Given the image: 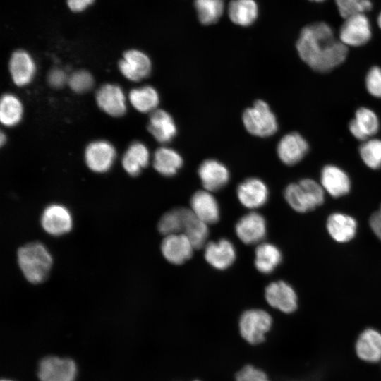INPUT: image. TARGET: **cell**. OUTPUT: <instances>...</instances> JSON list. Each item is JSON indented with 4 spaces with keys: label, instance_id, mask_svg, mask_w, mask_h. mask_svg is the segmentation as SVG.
<instances>
[{
    "label": "cell",
    "instance_id": "cell-1",
    "mask_svg": "<svg viewBox=\"0 0 381 381\" xmlns=\"http://www.w3.org/2000/svg\"><path fill=\"white\" fill-rule=\"evenodd\" d=\"M301 60L313 71L327 73L346 59L348 47L334 36L326 23L315 22L305 26L296 42Z\"/></svg>",
    "mask_w": 381,
    "mask_h": 381
},
{
    "label": "cell",
    "instance_id": "cell-2",
    "mask_svg": "<svg viewBox=\"0 0 381 381\" xmlns=\"http://www.w3.org/2000/svg\"><path fill=\"white\" fill-rule=\"evenodd\" d=\"M18 262L27 280L32 284H38L49 274L52 258L43 244L32 242L18 249Z\"/></svg>",
    "mask_w": 381,
    "mask_h": 381
},
{
    "label": "cell",
    "instance_id": "cell-3",
    "mask_svg": "<svg viewBox=\"0 0 381 381\" xmlns=\"http://www.w3.org/2000/svg\"><path fill=\"white\" fill-rule=\"evenodd\" d=\"M284 195L289 205L299 213L313 210L325 201V190L321 184L308 178L289 184Z\"/></svg>",
    "mask_w": 381,
    "mask_h": 381
},
{
    "label": "cell",
    "instance_id": "cell-4",
    "mask_svg": "<svg viewBox=\"0 0 381 381\" xmlns=\"http://www.w3.org/2000/svg\"><path fill=\"white\" fill-rule=\"evenodd\" d=\"M243 123L248 133L258 137L274 135L278 129L277 118L269 105L257 100L243 113Z\"/></svg>",
    "mask_w": 381,
    "mask_h": 381
},
{
    "label": "cell",
    "instance_id": "cell-5",
    "mask_svg": "<svg viewBox=\"0 0 381 381\" xmlns=\"http://www.w3.org/2000/svg\"><path fill=\"white\" fill-rule=\"evenodd\" d=\"M272 325V318L265 310L251 309L244 312L239 321L241 336L249 343L256 344L265 339V334Z\"/></svg>",
    "mask_w": 381,
    "mask_h": 381
},
{
    "label": "cell",
    "instance_id": "cell-6",
    "mask_svg": "<svg viewBox=\"0 0 381 381\" xmlns=\"http://www.w3.org/2000/svg\"><path fill=\"white\" fill-rule=\"evenodd\" d=\"M372 37L370 21L364 13L345 18L339 31V40L346 47H360L367 44Z\"/></svg>",
    "mask_w": 381,
    "mask_h": 381
},
{
    "label": "cell",
    "instance_id": "cell-7",
    "mask_svg": "<svg viewBox=\"0 0 381 381\" xmlns=\"http://www.w3.org/2000/svg\"><path fill=\"white\" fill-rule=\"evenodd\" d=\"M119 68L128 80L137 82L150 75L152 64L146 54L133 49L124 52L119 63Z\"/></svg>",
    "mask_w": 381,
    "mask_h": 381
},
{
    "label": "cell",
    "instance_id": "cell-8",
    "mask_svg": "<svg viewBox=\"0 0 381 381\" xmlns=\"http://www.w3.org/2000/svg\"><path fill=\"white\" fill-rule=\"evenodd\" d=\"M75 375V364L68 358H45L38 370L40 381H73Z\"/></svg>",
    "mask_w": 381,
    "mask_h": 381
},
{
    "label": "cell",
    "instance_id": "cell-9",
    "mask_svg": "<svg viewBox=\"0 0 381 381\" xmlns=\"http://www.w3.org/2000/svg\"><path fill=\"white\" fill-rule=\"evenodd\" d=\"M235 231L238 238L248 245L261 242L267 233L264 217L258 212H250L241 217L236 222Z\"/></svg>",
    "mask_w": 381,
    "mask_h": 381
},
{
    "label": "cell",
    "instance_id": "cell-10",
    "mask_svg": "<svg viewBox=\"0 0 381 381\" xmlns=\"http://www.w3.org/2000/svg\"><path fill=\"white\" fill-rule=\"evenodd\" d=\"M115 157V148L105 140L90 143L85 152L86 164L92 171L98 173L107 171L111 167Z\"/></svg>",
    "mask_w": 381,
    "mask_h": 381
},
{
    "label": "cell",
    "instance_id": "cell-11",
    "mask_svg": "<svg viewBox=\"0 0 381 381\" xmlns=\"http://www.w3.org/2000/svg\"><path fill=\"white\" fill-rule=\"evenodd\" d=\"M309 145L299 133L291 132L284 135L279 141L277 152L280 160L286 165L298 163L306 155Z\"/></svg>",
    "mask_w": 381,
    "mask_h": 381
},
{
    "label": "cell",
    "instance_id": "cell-12",
    "mask_svg": "<svg viewBox=\"0 0 381 381\" xmlns=\"http://www.w3.org/2000/svg\"><path fill=\"white\" fill-rule=\"evenodd\" d=\"M44 230L52 236H61L72 228L73 219L69 210L64 206L53 204L47 207L41 217Z\"/></svg>",
    "mask_w": 381,
    "mask_h": 381
},
{
    "label": "cell",
    "instance_id": "cell-13",
    "mask_svg": "<svg viewBox=\"0 0 381 381\" xmlns=\"http://www.w3.org/2000/svg\"><path fill=\"white\" fill-rule=\"evenodd\" d=\"M195 248L184 234L165 236L161 244L164 258L174 265H181L189 260Z\"/></svg>",
    "mask_w": 381,
    "mask_h": 381
},
{
    "label": "cell",
    "instance_id": "cell-14",
    "mask_svg": "<svg viewBox=\"0 0 381 381\" xmlns=\"http://www.w3.org/2000/svg\"><path fill=\"white\" fill-rule=\"evenodd\" d=\"M265 298L273 308L285 313L297 308L298 298L294 289L283 281L270 283L265 289Z\"/></svg>",
    "mask_w": 381,
    "mask_h": 381
},
{
    "label": "cell",
    "instance_id": "cell-15",
    "mask_svg": "<svg viewBox=\"0 0 381 381\" xmlns=\"http://www.w3.org/2000/svg\"><path fill=\"white\" fill-rule=\"evenodd\" d=\"M236 193L241 205L250 210L263 206L269 196L266 184L258 178L244 180L238 186Z\"/></svg>",
    "mask_w": 381,
    "mask_h": 381
},
{
    "label": "cell",
    "instance_id": "cell-16",
    "mask_svg": "<svg viewBox=\"0 0 381 381\" xmlns=\"http://www.w3.org/2000/svg\"><path fill=\"white\" fill-rule=\"evenodd\" d=\"M198 173L205 190L210 192L217 191L224 187L230 178L227 167L213 159L202 162Z\"/></svg>",
    "mask_w": 381,
    "mask_h": 381
},
{
    "label": "cell",
    "instance_id": "cell-17",
    "mask_svg": "<svg viewBox=\"0 0 381 381\" xmlns=\"http://www.w3.org/2000/svg\"><path fill=\"white\" fill-rule=\"evenodd\" d=\"M99 107L112 116H121L126 111V97L122 89L114 84H104L96 93Z\"/></svg>",
    "mask_w": 381,
    "mask_h": 381
},
{
    "label": "cell",
    "instance_id": "cell-18",
    "mask_svg": "<svg viewBox=\"0 0 381 381\" xmlns=\"http://www.w3.org/2000/svg\"><path fill=\"white\" fill-rule=\"evenodd\" d=\"M204 256L206 261L214 268L224 270L229 268L236 258V248L226 238L207 243L205 246Z\"/></svg>",
    "mask_w": 381,
    "mask_h": 381
},
{
    "label": "cell",
    "instance_id": "cell-19",
    "mask_svg": "<svg viewBox=\"0 0 381 381\" xmlns=\"http://www.w3.org/2000/svg\"><path fill=\"white\" fill-rule=\"evenodd\" d=\"M320 183L325 191L333 198L344 196L351 189V180L348 174L333 164H327L322 168Z\"/></svg>",
    "mask_w": 381,
    "mask_h": 381
},
{
    "label": "cell",
    "instance_id": "cell-20",
    "mask_svg": "<svg viewBox=\"0 0 381 381\" xmlns=\"http://www.w3.org/2000/svg\"><path fill=\"white\" fill-rule=\"evenodd\" d=\"M190 210L194 214L207 224H214L219 219L218 202L212 192L207 190L196 191L190 199Z\"/></svg>",
    "mask_w": 381,
    "mask_h": 381
},
{
    "label": "cell",
    "instance_id": "cell-21",
    "mask_svg": "<svg viewBox=\"0 0 381 381\" xmlns=\"http://www.w3.org/2000/svg\"><path fill=\"white\" fill-rule=\"evenodd\" d=\"M380 121L377 114L368 107H360L349 124V129L357 140L364 142L379 131Z\"/></svg>",
    "mask_w": 381,
    "mask_h": 381
},
{
    "label": "cell",
    "instance_id": "cell-22",
    "mask_svg": "<svg viewBox=\"0 0 381 381\" xmlns=\"http://www.w3.org/2000/svg\"><path fill=\"white\" fill-rule=\"evenodd\" d=\"M9 71L13 83L18 86H25L32 80L35 64L27 52L19 49L14 52L9 61Z\"/></svg>",
    "mask_w": 381,
    "mask_h": 381
},
{
    "label": "cell",
    "instance_id": "cell-23",
    "mask_svg": "<svg viewBox=\"0 0 381 381\" xmlns=\"http://www.w3.org/2000/svg\"><path fill=\"white\" fill-rule=\"evenodd\" d=\"M326 228L333 240L338 243H346L356 236L357 222L350 215L335 212L328 217Z\"/></svg>",
    "mask_w": 381,
    "mask_h": 381
},
{
    "label": "cell",
    "instance_id": "cell-24",
    "mask_svg": "<svg viewBox=\"0 0 381 381\" xmlns=\"http://www.w3.org/2000/svg\"><path fill=\"white\" fill-rule=\"evenodd\" d=\"M147 128L155 140L162 144L170 142L177 132L172 116L163 109H156L151 113Z\"/></svg>",
    "mask_w": 381,
    "mask_h": 381
},
{
    "label": "cell",
    "instance_id": "cell-25",
    "mask_svg": "<svg viewBox=\"0 0 381 381\" xmlns=\"http://www.w3.org/2000/svg\"><path fill=\"white\" fill-rule=\"evenodd\" d=\"M356 351L358 356L370 363L381 360V334L373 329H367L359 336Z\"/></svg>",
    "mask_w": 381,
    "mask_h": 381
},
{
    "label": "cell",
    "instance_id": "cell-26",
    "mask_svg": "<svg viewBox=\"0 0 381 381\" xmlns=\"http://www.w3.org/2000/svg\"><path fill=\"white\" fill-rule=\"evenodd\" d=\"M149 161L150 152L147 147L140 142H134L124 153L122 165L128 174L135 176L147 166Z\"/></svg>",
    "mask_w": 381,
    "mask_h": 381
},
{
    "label": "cell",
    "instance_id": "cell-27",
    "mask_svg": "<svg viewBox=\"0 0 381 381\" xmlns=\"http://www.w3.org/2000/svg\"><path fill=\"white\" fill-rule=\"evenodd\" d=\"M183 160L176 150L161 147L154 154L153 167L155 169L164 176H172L181 168Z\"/></svg>",
    "mask_w": 381,
    "mask_h": 381
},
{
    "label": "cell",
    "instance_id": "cell-28",
    "mask_svg": "<svg viewBox=\"0 0 381 381\" xmlns=\"http://www.w3.org/2000/svg\"><path fill=\"white\" fill-rule=\"evenodd\" d=\"M280 250L270 243H260L255 251V266L261 273L270 274L280 264Z\"/></svg>",
    "mask_w": 381,
    "mask_h": 381
},
{
    "label": "cell",
    "instance_id": "cell-29",
    "mask_svg": "<svg viewBox=\"0 0 381 381\" xmlns=\"http://www.w3.org/2000/svg\"><path fill=\"white\" fill-rule=\"evenodd\" d=\"M231 20L241 26H248L258 16V6L255 0H233L228 9Z\"/></svg>",
    "mask_w": 381,
    "mask_h": 381
},
{
    "label": "cell",
    "instance_id": "cell-30",
    "mask_svg": "<svg viewBox=\"0 0 381 381\" xmlns=\"http://www.w3.org/2000/svg\"><path fill=\"white\" fill-rule=\"evenodd\" d=\"M128 97L132 106L142 113H152L156 110L159 102L158 92L150 85L131 90Z\"/></svg>",
    "mask_w": 381,
    "mask_h": 381
},
{
    "label": "cell",
    "instance_id": "cell-31",
    "mask_svg": "<svg viewBox=\"0 0 381 381\" xmlns=\"http://www.w3.org/2000/svg\"><path fill=\"white\" fill-rule=\"evenodd\" d=\"M207 225L198 219L190 209L182 234L189 238L195 249L205 246L207 243L209 235Z\"/></svg>",
    "mask_w": 381,
    "mask_h": 381
},
{
    "label": "cell",
    "instance_id": "cell-32",
    "mask_svg": "<svg viewBox=\"0 0 381 381\" xmlns=\"http://www.w3.org/2000/svg\"><path fill=\"white\" fill-rule=\"evenodd\" d=\"M189 210L178 207L166 212L158 222L159 231L164 236L182 234Z\"/></svg>",
    "mask_w": 381,
    "mask_h": 381
},
{
    "label": "cell",
    "instance_id": "cell-33",
    "mask_svg": "<svg viewBox=\"0 0 381 381\" xmlns=\"http://www.w3.org/2000/svg\"><path fill=\"white\" fill-rule=\"evenodd\" d=\"M23 105L15 95L4 94L0 102V121L6 126L16 125L22 119Z\"/></svg>",
    "mask_w": 381,
    "mask_h": 381
},
{
    "label": "cell",
    "instance_id": "cell-34",
    "mask_svg": "<svg viewBox=\"0 0 381 381\" xmlns=\"http://www.w3.org/2000/svg\"><path fill=\"white\" fill-rule=\"evenodd\" d=\"M194 5L198 19L203 25L214 24L224 11V0H195Z\"/></svg>",
    "mask_w": 381,
    "mask_h": 381
},
{
    "label": "cell",
    "instance_id": "cell-35",
    "mask_svg": "<svg viewBox=\"0 0 381 381\" xmlns=\"http://www.w3.org/2000/svg\"><path fill=\"white\" fill-rule=\"evenodd\" d=\"M359 155L364 164L372 169L381 168V140L371 138L363 142Z\"/></svg>",
    "mask_w": 381,
    "mask_h": 381
},
{
    "label": "cell",
    "instance_id": "cell-36",
    "mask_svg": "<svg viewBox=\"0 0 381 381\" xmlns=\"http://www.w3.org/2000/svg\"><path fill=\"white\" fill-rule=\"evenodd\" d=\"M338 11L344 19L353 15L364 13L372 8L370 0H334Z\"/></svg>",
    "mask_w": 381,
    "mask_h": 381
},
{
    "label": "cell",
    "instance_id": "cell-37",
    "mask_svg": "<svg viewBox=\"0 0 381 381\" xmlns=\"http://www.w3.org/2000/svg\"><path fill=\"white\" fill-rule=\"evenodd\" d=\"M68 83L71 89L77 93H83L90 90L94 84L92 75L87 71L80 70L71 73Z\"/></svg>",
    "mask_w": 381,
    "mask_h": 381
},
{
    "label": "cell",
    "instance_id": "cell-38",
    "mask_svg": "<svg viewBox=\"0 0 381 381\" xmlns=\"http://www.w3.org/2000/svg\"><path fill=\"white\" fill-rule=\"evenodd\" d=\"M365 87L368 93L376 98H381V68L372 67L365 76Z\"/></svg>",
    "mask_w": 381,
    "mask_h": 381
},
{
    "label": "cell",
    "instance_id": "cell-39",
    "mask_svg": "<svg viewBox=\"0 0 381 381\" xmlns=\"http://www.w3.org/2000/svg\"><path fill=\"white\" fill-rule=\"evenodd\" d=\"M236 381H269L266 374L251 365H246L236 375Z\"/></svg>",
    "mask_w": 381,
    "mask_h": 381
},
{
    "label": "cell",
    "instance_id": "cell-40",
    "mask_svg": "<svg viewBox=\"0 0 381 381\" xmlns=\"http://www.w3.org/2000/svg\"><path fill=\"white\" fill-rule=\"evenodd\" d=\"M68 77L66 73L61 69L52 70L48 75V82L49 85L56 88L61 87L68 82Z\"/></svg>",
    "mask_w": 381,
    "mask_h": 381
},
{
    "label": "cell",
    "instance_id": "cell-41",
    "mask_svg": "<svg viewBox=\"0 0 381 381\" xmlns=\"http://www.w3.org/2000/svg\"><path fill=\"white\" fill-rule=\"evenodd\" d=\"M95 0H66L68 8L75 13H80L88 8Z\"/></svg>",
    "mask_w": 381,
    "mask_h": 381
},
{
    "label": "cell",
    "instance_id": "cell-42",
    "mask_svg": "<svg viewBox=\"0 0 381 381\" xmlns=\"http://www.w3.org/2000/svg\"><path fill=\"white\" fill-rule=\"evenodd\" d=\"M369 224L373 232L381 241V213L379 210L371 214Z\"/></svg>",
    "mask_w": 381,
    "mask_h": 381
},
{
    "label": "cell",
    "instance_id": "cell-43",
    "mask_svg": "<svg viewBox=\"0 0 381 381\" xmlns=\"http://www.w3.org/2000/svg\"><path fill=\"white\" fill-rule=\"evenodd\" d=\"M0 138L1 145H3L4 144V142L6 141V136L4 135L3 132L1 133Z\"/></svg>",
    "mask_w": 381,
    "mask_h": 381
},
{
    "label": "cell",
    "instance_id": "cell-44",
    "mask_svg": "<svg viewBox=\"0 0 381 381\" xmlns=\"http://www.w3.org/2000/svg\"><path fill=\"white\" fill-rule=\"evenodd\" d=\"M377 24H378L379 27L381 29V12L380 13V14H379V16L377 17Z\"/></svg>",
    "mask_w": 381,
    "mask_h": 381
},
{
    "label": "cell",
    "instance_id": "cell-45",
    "mask_svg": "<svg viewBox=\"0 0 381 381\" xmlns=\"http://www.w3.org/2000/svg\"><path fill=\"white\" fill-rule=\"evenodd\" d=\"M309 1H315V2H322L325 0H309Z\"/></svg>",
    "mask_w": 381,
    "mask_h": 381
},
{
    "label": "cell",
    "instance_id": "cell-46",
    "mask_svg": "<svg viewBox=\"0 0 381 381\" xmlns=\"http://www.w3.org/2000/svg\"><path fill=\"white\" fill-rule=\"evenodd\" d=\"M379 211H380V213H381V205H380V210H379Z\"/></svg>",
    "mask_w": 381,
    "mask_h": 381
},
{
    "label": "cell",
    "instance_id": "cell-47",
    "mask_svg": "<svg viewBox=\"0 0 381 381\" xmlns=\"http://www.w3.org/2000/svg\"><path fill=\"white\" fill-rule=\"evenodd\" d=\"M1 381H11V380H1Z\"/></svg>",
    "mask_w": 381,
    "mask_h": 381
}]
</instances>
